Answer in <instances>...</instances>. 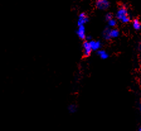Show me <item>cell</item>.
I'll list each match as a JSON object with an SVG mask.
<instances>
[{
	"instance_id": "cell-1",
	"label": "cell",
	"mask_w": 141,
	"mask_h": 131,
	"mask_svg": "<svg viewBox=\"0 0 141 131\" xmlns=\"http://www.w3.org/2000/svg\"><path fill=\"white\" fill-rule=\"evenodd\" d=\"M117 18L123 23H128L130 21L127 10L125 7L121 6L119 8L117 13Z\"/></svg>"
},
{
	"instance_id": "cell-2",
	"label": "cell",
	"mask_w": 141,
	"mask_h": 131,
	"mask_svg": "<svg viewBox=\"0 0 141 131\" xmlns=\"http://www.w3.org/2000/svg\"><path fill=\"white\" fill-rule=\"evenodd\" d=\"M96 6L100 10H105L108 8L110 6V3L108 0H96Z\"/></svg>"
},
{
	"instance_id": "cell-3",
	"label": "cell",
	"mask_w": 141,
	"mask_h": 131,
	"mask_svg": "<svg viewBox=\"0 0 141 131\" xmlns=\"http://www.w3.org/2000/svg\"><path fill=\"white\" fill-rule=\"evenodd\" d=\"M83 53H84V55L86 56V57H88L89 56L91 53V51H92V49L91 48L90 45H89V43L88 41H85L84 43H83Z\"/></svg>"
},
{
	"instance_id": "cell-4",
	"label": "cell",
	"mask_w": 141,
	"mask_h": 131,
	"mask_svg": "<svg viewBox=\"0 0 141 131\" xmlns=\"http://www.w3.org/2000/svg\"><path fill=\"white\" fill-rule=\"evenodd\" d=\"M88 16L85 15V13H81L78 17V26L84 25V24H85L86 23L88 22Z\"/></svg>"
},
{
	"instance_id": "cell-5",
	"label": "cell",
	"mask_w": 141,
	"mask_h": 131,
	"mask_svg": "<svg viewBox=\"0 0 141 131\" xmlns=\"http://www.w3.org/2000/svg\"><path fill=\"white\" fill-rule=\"evenodd\" d=\"M89 43V45H90L92 50L96 51L100 48L101 42L98 41H90Z\"/></svg>"
},
{
	"instance_id": "cell-6",
	"label": "cell",
	"mask_w": 141,
	"mask_h": 131,
	"mask_svg": "<svg viewBox=\"0 0 141 131\" xmlns=\"http://www.w3.org/2000/svg\"><path fill=\"white\" fill-rule=\"evenodd\" d=\"M77 34L79 37L81 39H84L86 37V34H85V28L84 25L79 26V28L77 30Z\"/></svg>"
},
{
	"instance_id": "cell-7",
	"label": "cell",
	"mask_w": 141,
	"mask_h": 131,
	"mask_svg": "<svg viewBox=\"0 0 141 131\" xmlns=\"http://www.w3.org/2000/svg\"><path fill=\"white\" fill-rule=\"evenodd\" d=\"M119 31L116 29H113L110 30V35L111 38H116L119 36Z\"/></svg>"
},
{
	"instance_id": "cell-8",
	"label": "cell",
	"mask_w": 141,
	"mask_h": 131,
	"mask_svg": "<svg viewBox=\"0 0 141 131\" xmlns=\"http://www.w3.org/2000/svg\"><path fill=\"white\" fill-rule=\"evenodd\" d=\"M98 54L100 57L101 59H107L108 57V54L104 50H99L98 51Z\"/></svg>"
},
{
	"instance_id": "cell-9",
	"label": "cell",
	"mask_w": 141,
	"mask_h": 131,
	"mask_svg": "<svg viewBox=\"0 0 141 131\" xmlns=\"http://www.w3.org/2000/svg\"><path fill=\"white\" fill-rule=\"evenodd\" d=\"M110 29L108 28L105 29V30L103 31V36L105 39H110L111 38L110 35Z\"/></svg>"
},
{
	"instance_id": "cell-10",
	"label": "cell",
	"mask_w": 141,
	"mask_h": 131,
	"mask_svg": "<svg viewBox=\"0 0 141 131\" xmlns=\"http://www.w3.org/2000/svg\"><path fill=\"white\" fill-rule=\"evenodd\" d=\"M133 26L134 28L136 30H139L141 28V23L139 22L138 19H135L133 22Z\"/></svg>"
},
{
	"instance_id": "cell-11",
	"label": "cell",
	"mask_w": 141,
	"mask_h": 131,
	"mask_svg": "<svg viewBox=\"0 0 141 131\" xmlns=\"http://www.w3.org/2000/svg\"><path fill=\"white\" fill-rule=\"evenodd\" d=\"M77 107L75 105H70L69 106V110L70 113H74L76 111Z\"/></svg>"
},
{
	"instance_id": "cell-12",
	"label": "cell",
	"mask_w": 141,
	"mask_h": 131,
	"mask_svg": "<svg viewBox=\"0 0 141 131\" xmlns=\"http://www.w3.org/2000/svg\"><path fill=\"white\" fill-rule=\"evenodd\" d=\"M108 25L110 27H115L116 25H117V22L115 19H111V20H108Z\"/></svg>"
},
{
	"instance_id": "cell-13",
	"label": "cell",
	"mask_w": 141,
	"mask_h": 131,
	"mask_svg": "<svg viewBox=\"0 0 141 131\" xmlns=\"http://www.w3.org/2000/svg\"><path fill=\"white\" fill-rule=\"evenodd\" d=\"M105 18H106V20L108 21V20L113 18V15H112V14H111V13H107V14L106 15Z\"/></svg>"
},
{
	"instance_id": "cell-14",
	"label": "cell",
	"mask_w": 141,
	"mask_h": 131,
	"mask_svg": "<svg viewBox=\"0 0 141 131\" xmlns=\"http://www.w3.org/2000/svg\"><path fill=\"white\" fill-rule=\"evenodd\" d=\"M87 39H88V40H90V39H91V37L90 36L87 37Z\"/></svg>"
},
{
	"instance_id": "cell-15",
	"label": "cell",
	"mask_w": 141,
	"mask_h": 131,
	"mask_svg": "<svg viewBox=\"0 0 141 131\" xmlns=\"http://www.w3.org/2000/svg\"><path fill=\"white\" fill-rule=\"evenodd\" d=\"M139 48H140V49L141 50V45H140V47H139Z\"/></svg>"
},
{
	"instance_id": "cell-16",
	"label": "cell",
	"mask_w": 141,
	"mask_h": 131,
	"mask_svg": "<svg viewBox=\"0 0 141 131\" xmlns=\"http://www.w3.org/2000/svg\"><path fill=\"white\" fill-rule=\"evenodd\" d=\"M139 131H141V128H140V129H139Z\"/></svg>"
},
{
	"instance_id": "cell-17",
	"label": "cell",
	"mask_w": 141,
	"mask_h": 131,
	"mask_svg": "<svg viewBox=\"0 0 141 131\" xmlns=\"http://www.w3.org/2000/svg\"><path fill=\"white\" fill-rule=\"evenodd\" d=\"M140 110H141V106H140Z\"/></svg>"
}]
</instances>
